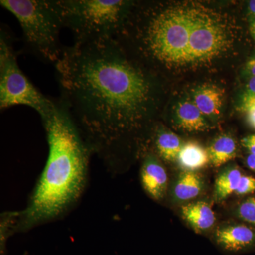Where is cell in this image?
Segmentation results:
<instances>
[{
  "label": "cell",
  "mask_w": 255,
  "mask_h": 255,
  "mask_svg": "<svg viewBox=\"0 0 255 255\" xmlns=\"http://www.w3.org/2000/svg\"><path fill=\"white\" fill-rule=\"evenodd\" d=\"M241 169L237 167H228L217 177L215 184V197L223 201L236 193L242 175Z\"/></svg>",
  "instance_id": "obj_16"
},
{
  "label": "cell",
  "mask_w": 255,
  "mask_h": 255,
  "mask_svg": "<svg viewBox=\"0 0 255 255\" xmlns=\"http://www.w3.org/2000/svg\"><path fill=\"white\" fill-rule=\"evenodd\" d=\"M18 211H7L1 215V241L4 242L8 236L14 233V227L17 221Z\"/></svg>",
  "instance_id": "obj_17"
},
{
  "label": "cell",
  "mask_w": 255,
  "mask_h": 255,
  "mask_svg": "<svg viewBox=\"0 0 255 255\" xmlns=\"http://www.w3.org/2000/svg\"><path fill=\"white\" fill-rule=\"evenodd\" d=\"M250 29H251L252 36H253V39H254L255 41V26H252V25H251Z\"/></svg>",
  "instance_id": "obj_26"
},
{
  "label": "cell",
  "mask_w": 255,
  "mask_h": 255,
  "mask_svg": "<svg viewBox=\"0 0 255 255\" xmlns=\"http://www.w3.org/2000/svg\"><path fill=\"white\" fill-rule=\"evenodd\" d=\"M54 65L60 99L79 132L107 171L119 173L155 110L152 75L114 38L64 47Z\"/></svg>",
  "instance_id": "obj_1"
},
{
  "label": "cell",
  "mask_w": 255,
  "mask_h": 255,
  "mask_svg": "<svg viewBox=\"0 0 255 255\" xmlns=\"http://www.w3.org/2000/svg\"><path fill=\"white\" fill-rule=\"evenodd\" d=\"M244 72L250 78L255 76V53L247 62L245 65Z\"/></svg>",
  "instance_id": "obj_22"
},
{
  "label": "cell",
  "mask_w": 255,
  "mask_h": 255,
  "mask_svg": "<svg viewBox=\"0 0 255 255\" xmlns=\"http://www.w3.org/2000/svg\"><path fill=\"white\" fill-rule=\"evenodd\" d=\"M216 241L230 251H241L255 245V231L245 225H233L216 231Z\"/></svg>",
  "instance_id": "obj_8"
},
{
  "label": "cell",
  "mask_w": 255,
  "mask_h": 255,
  "mask_svg": "<svg viewBox=\"0 0 255 255\" xmlns=\"http://www.w3.org/2000/svg\"><path fill=\"white\" fill-rule=\"evenodd\" d=\"M255 192V179L252 176L243 174L235 194L246 195Z\"/></svg>",
  "instance_id": "obj_20"
},
{
  "label": "cell",
  "mask_w": 255,
  "mask_h": 255,
  "mask_svg": "<svg viewBox=\"0 0 255 255\" xmlns=\"http://www.w3.org/2000/svg\"><path fill=\"white\" fill-rule=\"evenodd\" d=\"M204 186L202 178L193 171L180 174L174 187V196L178 201H186L199 196Z\"/></svg>",
  "instance_id": "obj_15"
},
{
  "label": "cell",
  "mask_w": 255,
  "mask_h": 255,
  "mask_svg": "<svg viewBox=\"0 0 255 255\" xmlns=\"http://www.w3.org/2000/svg\"><path fill=\"white\" fill-rule=\"evenodd\" d=\"M251 25H252V26H255V19L254 20V21H253V22L251 23Z\"/></svg>",
  "instance_id": "obj_27"
},
{
  "label": "cell",
  "mask_w": 255,
  "mask_h": 255,
  "mask_svg": "<svg viewBox=\"0 0 255 255\" xmlns=\"http://www.w3.org/2000/svg\"><path fill=\"white\" fill-rule=\"evenodd\" d=\"M0 4L17 19L32 54L55 65L64 49L60 41L64 26L58 0H1Z\"/></svg>",
  "instance_id": "obj_3"
},
{
  "label": "cell",
  "mask_w": 255,
  "mask_h": 255,
  "mask_svg": "<svg viewBox=\"0 0 255 255\" xmlns=\"http://www.w3.org/2000/svg\"><path fill=\"white\" fill-rule=\"evenodd\" d=\"M64 28L73 33L74 43L115 38L132 3L124 0H58Z\"/></svg>",
  "instance_id": "obj_4"
},
{
  "label": "cell",
  "mask_w": 255,
  "mask_h": 255,
  "mask_svg": "<svg viewBox=\"0 0 255 255\" xmlns=\"http://www.w3.org/2000/svg\"><path fill=\"white\" fill-rule=\"evenodd\" d=\"M237 213L240 219L255 226V196L243 201L238 206Z\"/></svg>",
  "instance_id": "obj_18"
},
{
  "label": "cell",
  "mask_w": 255,
  "mask_h": 255,
  "mask_svg": "<svg viewBox=\"0 0 255 255\" xmlns=\"http://www.w3.org/2000/svg\"><path fill=\"white\" fill-rule=\"evenodd\" d=\"M207 150L210 162L215 167H219L236 157L237 144L233 137L224 134L216 137Z\"/></svg>",
  "instance_id": "obj_14"
},
{
  "label": "cell",
  "mask_w": 255,
  "mask_h": 255,
  "mask_svg": "<svg viewBox=\"0 0 255 255\" xmlns=\"http://www.w3.org/2000/svg\"><path fill=\"white\" fill-rule=\"evenodd\" d=\"M233 41L231 26L221 14L194 4L192 26L184 65H201L227 51Z\"/></svg>",
  "instance_id": "obj_6"
},
{
  "label": "cell",
  "mask_w": 255,
  "mask_h": 255,
  "mask_svg": "<svg viewBox=\"0 0 255 255\" xmlns=\"http://www.w3.org/2000/svg\"><path fill=\"white\" fill-rule=\"evenodd\" d=\"M177 161L185 171H194L203 168L210 162L209 152L196 142L184 144Z\"/></svg>",
  "instance_id": "obj_13"
},
{
  "label": "cell",
  "mask_w": 255,
  "mask_h": 255,
  "mask_svg": "<svg viewBox=\"0 0 255 255\" xmlns=\"http://www.w3.org/2000/svg\"><path fill=\"white\" fill-rule=\"evenodd\" d=\"M242 97H255V76L250 78Z\"/></svg>",
  "instance_id": "obj_23"
},
{
  "label": "cell",
  "mask_w": 255,
  "mask_h": 255,
  "mask_svg": "<svg viewBox=\"0 0 255 255\" xmlns=\"http://www.w3.org/2000/svg\"><path fill=\"white\" fill-rule=\"evenodd\" d=\"M140 178L145 192L156 201L163 199L167 191L168 176L158 157L147 152L142 159Z\"/></svg>",
  "instance_id": "obj_7"
},
{
  "label": "cell",
  "mask_w": 255,
  "mask_h": 255,
  "mask_svg": "<svg viewBox=\"0 0 255 255\" xmlns=\"http://www.w3.org/2000/svg\"><path fill=\"white\" fill-rule=\"evenodd\" d=\"M153 139L155 150L161 158L169 162L177 160L184 145L180 137L159 126L154 130Z\"/></svg>",
  "instance_id": "obj_11"
},
{
  "label": "cell",
  "mask_w": 255,
  "mask_h": 255,
  "mask_svg": "<svg viewBox=\"0 0 255 255\" xmlns=\"http://www.w3.org/2000/svg\"><path fill=\"white\" fill-rule=\"evenodd\" d=\"M224 91L212 85H202L193 93L192 102L206 117L216 118L221 114Z\"/></svg>",
  "instance_id": "obj_9"
},
{
  "label": "cell",
  "mask_w": 255,
  "mask_h": 255,
  "mask_svg": "<svg viewBox=\"0 0 255 255\" xmlns=\"http://www.w3.org/2000/svg\"><path fill=\"white\" fill-rule=\"evenodd\" d=\"M41 119L48 159L27 204L18 211L14 233L28 232L63 217L80 200L88 180L93 154L60 97Z\"/></svg>",
  "instance_id": "obj_2"
},
{
  "label": "cell",
  "mask_w": 255,
  "mask_h": 255,
  "mask_svg": "<svg viewBox=\"0 0 255 255\" xmlns=\"http://www.w3.org/2000/svg\"><path fill=\"white\" fill-rule=\"evenodd\" d=\"M178 125L188 131H204L209 128L206 117L192 101H182L175 110Z\"/></svg>",
  "instance_id": "obj_10"
},
{
  "label": "cell",
  "mask_w": 255,
  "mask_h": 255,
  "mask_svg": "<svg viewBox=\"0 0 255 255\" xmlns=\"http://www.w3.org/2000/svg\"><path fill=\"white\" fill-rule=\"evenodd\" d=\"M248 9H249L250 13L255 17V0H252V1H249Z\"/></svg>",
  "instance_id": "obj_25"
},
{
  "label": "cell",
  "mask_w": 255,
  "mask_h": 255,
  "mask_svg": "<svg viewBox=\"0 0 255 255\" xmlns=\"http://www.w3.org/2000/svg\"><path fill=\"white\" fill-rule=\"evenodd\" d=\"M246 164L251 170L255 172V155H250L247 157Z\"/></svg>",
  "instance_id": "obj_24"
},
{
  "label": "cell",
  "mask_w": 255,
  "mask_h": 255,
  "mask_svg": "<svg viewBox=\"0 0 255 255\" xmlns=\"http://www.w3.org/2000/svg\"><path fill=\"white\" fill-rule=\"evenodd\" d=\"M14 39L4 26L0 32V108L26 106L44 117L54 105V99L41 93L21 71L15 51Z\"/></svg>",
  "instance_id": "obj_5"
},
{
  "label": "cell",
  "mask_w": 255,
  "mask_h": 255,
  "mask_svg": "<svg viewBox=\"0 0 255 255\" xmlns=\"http://www.w3.org/2000/svg\"><path fill=\"white\" fill-rule=\"evenodd\" d=\"M241 110L246 114L248 124L255 129V97H242Z\"/></svg>",
  "instance_id": "obj_19"
},
{
  "label": "cell",
  "mask_w": 255,
  "mask_h": 255,
  "mask_svg": "<svg viewBox=\"0 0 255 255\" xmlns=\"http://www.w3.org/2000/svg\"><path fill=\"white\" fill-rule=\"evenodd\" d=\"M184 219L197 231L209 230L216 222L214 211L209 204L204 201L191 203L182 208Z\"/></svg>",
  "instance_id": "obj_12"
},
{
  "label": "cell",
  "mask_w": 255,
  "mask_h": 255,
  "mask_svg": "<svg viewBox=\"0 0 255 255\" xmlns=\"http://www.w3.org/2000/svg\"><path fill=\"white\" fill-rule=\"evenodd\" d=\"M241 143L249 152L250 155H255V134L244 137Z\"/></svg>",
  "instance_id": "obj_21"
}]
</instances>
